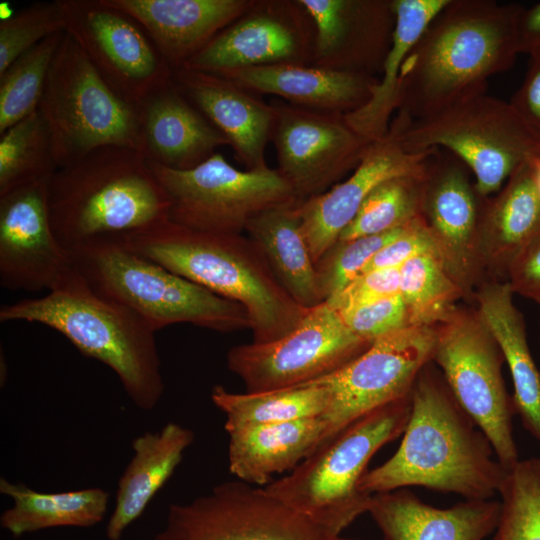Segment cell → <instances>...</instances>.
<instances>
[{"instance_id":"cell-1","label":"cell","mask_w":540,"mask_h":540,"mask_svg":"<svg viewBox=\"0 0 540 540\" xmlns=\"http://www.w3.org/2000/svg\"><path fill=\"white\" fill-rule=\"evenodd\" d=\"M506 473L487 436L431 361L414 382L398 449L366 471L359 489L372 495L416 486L486 500L498 494Z\"/></svg>"},{"instance_id":"cell-2","label":"cell","mask_w":540,"mask_h":540,"mask_svg":"<svg viewBox=\"0 0 540 540\" xmlns=\"http://www.w3.org/2000/svg\"><path fill=\"white\" fill-rule=\"evenodd\" d=\"M521 8L492 0H449L404 60L396 114L425 119L486 93L489 78L510 69L519 54Z\"/></svg>"},{"instance_id":"cell-3","label":"cell","mask_w":540,"mask_h":540,"mask_svg":"<svg viewBox=\"0 0 540 540\" xmlns=\"http://www.w3.org/2000/svg\"><path fill=\"white\" fill-rule=\"evenodd\" d=\"M116 238L170 271L242 305L253 342L279 339L309 310L288 294L248 236L195 231L166 219Z\"/></svg>"},{"instance_id":"cell-4","label":"cell","mask_w":540,"mask_h":540,"mask_svg":"<svg viewBox=\"0 0 540 540\" xmlns=\"http://www.w3.org/2000/svg\"><path fill=\"white\" fill-rule=\"evenodd\" d=\"M0 321L39 323L59 332L109 367L143 411L153 410L164 393L156 331L136 312L96 293L76 268L43 296L3 305Z\"/></svg>"},{"instance_id":"cell-5","label":"cell","mask_w":540,"mask_h":540,"mask_svg":"<svg viewBox=\"0 0 540 540\" xmlns=\"http://www.w3.org/2000/svg\"><path fill=\"white\" fill-rule=\"evenodd\" d=\"M48 209L53 233L69 252L168 219L170 201L140 151L108 145L55 171Z\"/></svg>"},{"instance_id":"cell-6","label":"cell","mask_w":540,"mask_h":540,"mask_svg":"<svg viewBox=\"0 0 540 540\" xmlns=\"http://www.w3.org/2000/svg\"><path fill=\"white\" fill-rule=\"evenodd\" d=\"M69 254L96 293L136 312L156 332L177 323L223 333L250 329L242 305L170 271L116 237L88 241Z\"/></svg>"},{"instance_id":"cell-7","label":"cell","mask_w":540,"mask_h":540,"mask_svg":"<svg viewBox=\"0 0 540 540\" xmlns=\"http://www.w3.org/2000/svg\"><path fill=\"white\" fill-rule=\"evenodd\" d=\"M410 412L411 394L365 414L264 489L316 524L342 535L368 512L372 495L361 492L359 483L369 461L403 434Z\"/></svg>"},{"instance_id":"cell-8","label":"cell","mask_w":540,"mask_h":540,"mask_svg":"<svg viewBox=\"0 0 540 540\" xmlns=\"http://www.w3.org/2000/svg\"><path fill=\"white\" fill-rule=\"evenodd\" d=\"M389 128L408 153L440 148L459 157L483 197L496 194L517 168L540 155V139L510 102L487 93L425 119L395 114Z\"/></svg>"},{"instance_id":"cell-9","label":"cell","mask_w":540,"mask_h":540,"mask_svg":"<svg viewBox=\"0 0 540 540\" xmlns=\"http://www.w3.org/2000/svg\"><path fill=\"white\" fill-rule=\"evenodd\" d=\"M38 110L49 128L58 168L103 146L142 150L138 107L105 82L67 32L51 63Z\"/></svg>"},{"instance_id":"cell-10","label":"cell","mask_w":540,"mask_h":540,"mask_svg":"<svg viewBox=\"0 0 540 540\" xmlns=\"http://www.w3.org/2000/svg\"><path fill=\"white\" fill-rule=\"evenodd\" d=\"M432 362L452 394L509 469L519 459L513 434L516 410L502 374V352L476 308L456 306L435 326Z\"/></svg>"},{"instance_id":"cell-11","label":"cell","mask_w":540,"mask_h":540,"mask_svg":"<svg viewBox=\"0 0 540 540\" xmlns=\"http://www.w3.org/2000/svg\"><path fill=\"white\" fill-rule=\"evenodd\" d=\"M147 161L169 198L168 220L191 230L242 234L261 212L299 202L277 169L239 170L218 152L189 170Z\"/></svg>"},{"instance_id":"cell-12","label":"cell","mask_w":540,"mask_h":540,"mask_svg":"<svg viewBox=\"0 0 540 540\" xmlns=\"http://www.w3.org/2000/svg\"><path fill=\"white\" fill-rule=\"evenodd\" d=\"M372 343L354 333L327 302L310 308L298 325L271 342H251L227 352L228 369L246 392L304 385L340 369Z\"/></svg>"},{"instance_id":"cell-13","label":"cell","mask_w":540,"mask_h":540,"mask_svg":"<svg viewBox=\"0 0 540 540\" xmlns=\"http://www.w3.org/2000/svg\"><path fill=\"white\" fill-rule=\"evenodd\" d=\"M258 487L226 481L185 503L169 505L152 540H348Z\"/></svg>"},{"instance_id":"cell-14","label":"cell","mask_w":540,"mask_h":540,"mask_svg":"<svg viewBox=\"0 0 540 540\" xmlns=\"http://www.w3.org/2000/svg\"><path fill=\"white\" fill-rule=\"evenodd\" d=\"M435 338V327L394 331L340 369L313 381L330 392L323 414L326 429L318 447L365 414L410 395L419 372L432 361Z\"/></svg>"},{"instance_id":"cell-15","label":"cell","mask_w":540,"mask_h":540,"mask_svg":"<svg viewBox=\"0 0 540 540\" xmlns=\"http://www.w3.org/2000/svg\"><path fill=\"white\" fill-rule=\"evenodd\" d=\"M471 175L468 166L447 150L432 149L425 158L422 217L437 256L467 302L487 280L479 244L487 197L478 192Z\"/></svg>"},{"instance_id":"cell-16","label":"cell","mask_w":540,"mask_h":540,"mask_svg":"<svg viewBox=\"0 0 540 540\" xmlns=\"http://www.w3.org/2000/svg\"><path fill=\"white\" fill-rule=\"evenodd\" d=\"M67 32L105 82L137 106L172 78V68L140 24L102 0H58Z\"/></svg>"},{"instance_id":"cell-17","label":"cell","mask_w":540,"mask_h":540,"mask_svg":"<svg viewBox=\"0 0 540 540\" xmlns=\"http://www.w3.org/2000/svg\"><path fill=\"white\" fill-rule=\"evenodd\" d=\"M271 142L277 171L297 200L321 195L360 163L371 143L346 121L345 115L311 110L283 100L271 102Z\"/></svg>"},{"instance_id":"cell-18","label":"cell","mask_w":540,"mask_h":540,"mask_svg":"<svg viewBox=\"0 0 540 540\" xmlns=\"http://www.w3.org/2000/svg\"><path fill=\"white\" fill-rule=\"evenodd\" d=\"M314 39L313 20L299 0H255L182 67L220 75L254 66L311 65Z\"/></svg>"},{"instance_id":"cell-19","label":"cell","mask_w":540,"mask_h":540,"mask_svg":"<svg viewBox=\"0 0 540 540\" xmlns=\"http://www.w3.org/2000/svg\"><path fill=\"white\" fill-rule=\"evenodd\" d=\"M48 181L0 195V284L6 289L48 292L75 270L50 224Z\"/></svg>"},{"instance_id":"cell-20","label":"cell","mask_w":540,"mask_h":540,"mask_svg":"<svg viewBox=\"0 0 540 540\" xmlns=\"http://www.w3.org/2000/svg\"><path fill=\"white\" fill-rule=\"evenodd\" d=\"M299 1L315 27L311 65L378 77L393 39V0Z\"/></svg>"},{"instance_id":"cell-21","label":"cell","mask_w":540,"mask_h":540,"mask_svg":"<svg viewBox=\"0 0 540 540\" xmlns=\"http://www.w3.org/2000/svg\"><path fill=\"white\" fill-rule=\"evenodd\" d=\"M429 152H406L389 128L385 137L369 144L346 180L321 195L299 202L302 229L315 264L377 185L396 176L423 175Z\"/></svg>"},{"instance_id":"cell-22","label":"cell","mask_w":540,"mask_h":540,"mask_svg":"<svg viewBox=\"0 0 540 540\" xmlns=\"http://www.w3.org/2000/svg\"><path fill=\"white\" fill-rule=\"evenodd\" d=\"M180 92L229 141L246 170L268 167L265 149L271 140L274 109L253 92L225 77L185 67L172 70Z\"/></svg>"},{"instance_id":"cell-23","label":"cell","mask_w":540,"mask_h":540,"mask_svg":"<svg viewBox=\"0 0 540 540\" xmlns=\"http://www.w3.org/2000/svg\"><path fill=\"white\" fill-rule=\"evenodd\" d=\"M135 19L172 70L184 66L255 0H102Z\"/></svg>"},{"instance_id":"cell-24","label":"cell","mask_w":540,"mask_h":540,"mask_svg":"<svg viewBox=\"0 0 540 540\" xmlns=\"http://www.w3.org/2000/svg\"><path fill=\"white\" fill-rule=\"evenodd\" d=\"M367 513L382 540H486L498 525L501 502L464 499L437 508L400 488L372 494Z\"/></svg>"},{"instance_id":"cell-25","label":"cell","mask_w":540,"mask_h":540,"mask_svg":"<svg viewBox=\"0 0 540 540\" xmlns=\"http://www.w3.org/2000/svg\"><path fill=\"white\" fill-rule=\"evenodd\" d=\"M142 154L149 161L174 170L192 169L227 138L180 92L172 78L138 105Z\"/></svg>"},{"instance_id":"cell-26","label":"cell","mask_w":540,"mask_h":540,"mask_svg":"<svg viewBox=\"0 0 540 540\" xmlns=\"http://www.w3.org/2000/svg\"><path fill=\"white\" fill-rule=\"evenodd\" d=\"M219 76L253 93L276 95L292 105L343 115L367 103L378 79L372 75L298 64L247 67Z\"/></svg>"},{"instance_id":"cell-27","label":"cell","mask_w":540,"mask_h":540,"mask_svg":"<svg viewBox=\"0 0 540 540\" xmlns=\"http://www.w3.org/2000/svg\"><path fill=\"white\" fill-rule=\"evenodd\" d=\"M540 234V192L530 161L485 200L479 231L487 279L506 281L518 254Z\"/></svg>"},{"instance_id":"cell-28","label":"cell","mask_w":540,"mask_h":540,"mask_svg":"<svg viewBox=\"0 0 540 540\" xmlns=\"http://www.w3.org/2000/svg\"><path fill=\"white\" fill-rule=\"evenodd\" d=\"M506 281L487 279L473 302L495 338L513 382V402L524 428L540 443V371L533 359L521 311Z\"/></svg>"},{"instance_id":"cell-29","label":"cell","mask_w":540,"mask_h":540,"mask_svg":"<svg viewBox=\"0 0 540 540\" xmlns=\"http://www.w3.org/2000/svg\"><path fill=\"white\" fill-rule=\"evenodd\" d=\"M326 421L317 416L228 431V467L238 480L266 486L295 469L319 446Z\"/></svg>"},{"instance_id":"cell-30","label":"cell","mask_w":540,"mask_h":540,"mask_svg":"<svg viewBox=\"0 0 540 540\" xmlns=\"http://www.w3.org/2000/svg\"><path fill=\"white\" fill-rule=\"evenodd\" d=\"M193 441V431L175 422L133 440L134 455L119 479L115 506L106 526L108 540H121L128 526L171 478Z\"/></svg>"},{"instance_id":"cell-31","label":"cell","mask_w":540,"mask_h":540,"mask_svg":"<svg viewBox=\"0 0 540 540\" xmlns=\"http://www.w3.org/2000/svg\"><path fill=\"white\" fill-rule=\"evenodd\" d=\"M298 203L261 212L250 220L245 232L262 251L288 294L299 305L310 309L325 299L302 229Z\"/></svg>"},{"instance_id":"cell-32","label":"cell","mask_w":540,"mask_h":540,"mask_svg":"<svg viewBox=\"0 0 540 540\" xmlns=\"http://www.w3.org/2000/svg\"><path fill=\"white\" fill-rule=\"evenodd\" d=\"M449 0H393L396 16L393 39L380 77L367 103L346 114L347 123L374 142L385 137L399 106L400 74L404 60L426 27Z\"/></svg>"},{"instance_id":"cell-33","label":"cell","mask_w":540,"mask_h":540,"mask_svg":"<svg viewBox=\"0 0 540 540\" xmlns=\"http://www.w3.org/2000/svg\"><path fill=\"white\" fill-rule=\"evenodd\" d=\"M0 492L13 501L1 514L0 525L14 537L48 528L97 525L105 517L110 498L98 487L46 493L4 477L0 478Z\"/></svg>"},{"instance_id":"cell-34","label":"cell","mask_w":540,"mask_h":540,"mask_svg":"<svg viewBox=\"0 0 540 540\" xmlns=\"http://www.w3.org/2000/svg\"><path fill=\"white\" fill-rule=\"evenodd\" d=\"M211 400L224 413V428L228 432L321 416L328 409L330 392L316 382L258 393H234L216 385Z\"/></svg>"},{"instance_id":"cell-35","label":"cell","mask_w":540,"mask_h":540,"mask_svg":"<svg viewBox=\"0 0 540 540\" xmlns=\"http://www.w3.org/2000/svg\"><path fill=\"white\" fill-rule=\"evenodd\" d=\"M57 169L50 131L38 109L1 134L0 195L48 180Z\"/></svg>"},{"instance_id":"cell-36","label":"cell","mask_w":540,"mask_h":540,"mask_svg":"<svg viewBox=\"0 0 540 540\" xmlns=\"http://www.w3.org/2000/svg\"><path fill=\"white\" fill-rule=\"evenodd\" d=\"M399 295L412 327L437 326L463 299L436 253L420 254L400 267Z\"/></svg>"},{"instance_id":"cell-37","label":"cell","mask_w":540,"mask_h":540,"mask_svg":"<svg viewBox=\"0 0 540 540\" xmlns=\"http://www.w3.org/2000/svg\"><path fill=\"white\" fill-rule=\"evenodd\" d=\"M423 175L396 176L377 185L337 240L382 234L421 216Z\"/></svg>"},{"instance_id":"cell-38","label":"cell","mask_w":540,"mask_h":540,"mask_svg":"<svg viewBox=\"0 0 540 540\" xmlns=\"http://www.w3.org/2000/svg\"><path fill=\"white\" fill-rule=\"evenodd\" d=\"M64 32L41 41L0 74V135L38 109Z\"/></svg>"},{"instance_id":"cell-39","label":"cell","mask_w":540,"mask_h":540,"mask_svg":"<svg viewBox=\"0 0 540 540\" xmlns=\"http://www.w3.org/2000/svg\"><path fill=\"white\" fill-rule=\"evenodd\" d=\"M498 495L500 519L488 540H540V457L507 469Z\"/></svg>"},{"instance_id":"cell-40","label":"cell","mask_w":540,"mask_h":540,"mask_svg":"<svg viewBox=\"0 0 540 540\" xmlns=\"http://www.w3.org/2000/svg\"><path fill=\"white\" fill-rule=\"evenodd\" d=\"M406 225L382 234L336 240L316 262L319 285L325 302L339 294L360 275L372 257L398 237Z\"/></svg>"},{"instance_id":"cell-41","label":"cell","mask_w":540,"mask_h":540,"mask_svg":"<svg viewBox=\"0 0 540 540\" xmlns=\"http://www.w3.org/2000/svg\"><path fill=\"white\" fill-rule=\"evenodd\" d=\"M65 31L59 1L35 2L0 21V74L46 38Z\"/></svg>"},{"instance_id":"cell-42","label":"cell","mask_w":540,"mask_h":540,"mask_svg":"<svg viewBox=\"0 0 540 540\" xmlns=\"http://www.w3.org/2000/svg\"><path fill=\"white\" fill-rule=\"evenodd\" d=\"M338 313L352 333L370 343L384 335L410 327L400 295L367 302Z\"/></svg>"},{"instance_id":"cell-43","label":"cell","mask_w":540,"mask_h":540,"mask_svg":"<svg viewBox=\"0 0 540 540\" xmlns=\"http://www.w3.org/2000/svg\"><path fill=\"white\" fill-rule=\"evenodd\" d=\"M425 253H436V249L421 215L408 223L398 237L382 247L372 257L363 272L400 268L413 257Z\"/></svg>"},{"instance_id":"cell-44","label":"cell","mask_w":540,"mask_h":540,"mask_svg":"<svg viewBox=\"0 0 540 540\" xmlns=\"http://www.w3.org/2000/svg\"><path fill=\"white\" fill-rule=\"evenodd\" d=\"M400 268L363 272L339 294L326 301L337 312L385 297L399 295Z\"/></svg>"},{"instance_id":"cell-45","label":"cell","mask_w":540,"mask_h":540,"mask_svg":"<svg viewBox=\"0 0 540 540\" xmlns=\"http://www.w3.org/2000/svg\"><path fill=\"white\" fill-rule=\"evenodd\" d=\"M515 295H520L540 306V234L515 258L507 280Z\"/></svg>"},{"instance_id":"cell-46","label":"cell","mask_w":540,"mask_h":540,"mask_svg":"<svg viewBox=\"0 0 540 540\" xmlns=\"http://www.w3.org/2000/svg\"><path fill=\"white\" fill-rule=\"evenodd\" d=\"M529 56L524 80L509 102L527 127L540 139V49Z\"/></svg>"},{"instance_id":"cell-47","label":"cell","mask_w":540,"mask_h":540,"mask_svg":"<svg viewBox=\"0 0 540 540\" xmlns=\"http://www.w3.org/2000/svg\"><path fill=\"white\" fill-rule=\"evenodd\" d=\"M516 38L520 53H531L540 49V2L529 8L522 6L516 23Z\"/></svg>"},{"instance_id":"cell-48","label":"cell","mask_w":540,"mask_h":540,"mask_svg":"<svg viewBox=\"0 0 540 540\" xmlns=\"http://www.w3.org/2000/svg\"><path fill=\"white\" fill-rule=\"evenodd\" d=\"M536 184L540 192V155L530 160Z\"/></svg>"},{"instance_id":"cell-49","label":"cell","mask_w":540,"mask_h":540,"mask_svg":"<svg viewBox=\"0 0 540 540\" xmlns=\"http://www.w3.org/2000/svg\"><path fill=\"white\" fill-rule=\"evenodd\" d=\"M348 540H357V539H350V538H349Z\"/></svg>"}]
</instances>
